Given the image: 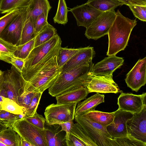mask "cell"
<instances>
[{
	"label": "cell",
	"mask_w": 146,
	"mask_h": 146,
	"mask_svg": "<svg viewBox=\"0 0 146 146\" xmlns=\"http://www.w3.org/2000/svg\"><path fill=\"white\" fill-rule=\"evenodd\" d=\"M94 64L78 66L60 74L48 89L49 94L56 97L82 87H86L89 76Z\"/></svg>",
	"instance_id": "1"
},
{
	"label": "cell",
	"mask_w": 146,
	"mask_h": 146,
	"mask_svg": "<svg viewBox=\"0 0 146 146\" xmlns=\"http://www.w3.org/2000/svg\"><path fill=\"white\" fill-rule=\"evenodd\" d=\"M137 24L136 19H131L123 16L119 10L108 35V56L116 55L124 50L127 45L131 33Z\"/></svg>",
	"instance_id": "2"
},
{
	"label": "cell",
	"mask_w": 146,
	"mask_h": 146,
	"mask_svg": "<svg viewBox=\"0 0 146 146\" xmlns=\"http://www.w3.org/2000/svg\"><path fill=\"white\" fill-rule=\"evenodd\" d=\"M57 55L37 73L26 84L38 92H43L54 83L62 72L58 66Z\"/></svg>",
	"instance_id": "3"
},
{
	"label": "cell",
	"mask_w": 146,
	"mask_h": 146,
	"mask_svg": "<svg viewBox=\"0 0 146 146\" xmlns=\"http://www.w3.org/2000/svg\"><path fill=\"white\" fill-rule=\"evenodd\" d=\"M74 119L97 146H116L113 138L107 131V127L93 121L82 114L75 115Z\"/></svg>",
	"instance_id": "4"
},
{
	"label": "cell",
	"mask_w": 146,
	"mask_h": 146,
	"mask_svg": "<svg viewBox=\"0 0 146 146\" xmlns=\"http://www.w3.org/2000/svg\"><path fill=\"white\" fill-rule=\"evenodd\" d=\"M25 82L21 72L13 65L9 70L3 72L2 88L7 98L17 104L18 98L24 90Z\"/></svg>",
	"instance_id": "5"
},
{
	"label": "cell",
	"mask_w": 146,
	"mask_h": 146,
	"mask_svg": "<svg viewBox=\"0 0 146 146\" xmlns=\"http://www.w3.org/2000/svg\"><path fill=\"white\" fill-rule=\"evenodd\" d=\"M77 104L56 103L49 105L44 113L46 123L51 126L73 120Z\"/></svg>",
	"instance_id": "6"
},
{
	"label": "cell",
	"mask_w": 146,
	"mask_h": 146,
	"mask_svg": "<svg viewBox=\"0 0 146 146\" xmlns=\"http://www.w3.org/2000/svg\"><path fill=\"white\" fill-rule=\"evenodd\" d=\"M12 127L21 137L33 146H47L44 130L32 124L25 117L14 122Z\"/></svg>",
	"instance_id": "7"
},
{
	"label": "cell",
	"mask_w": 146,
	"mask_h": 146,
	"mask_svg": "<svg viewBox=\"0 0 146 146\" xmlns=\"http://www.w3.org/2000/svg\"><path fill=\"white\" fill-rule=\"evenodd\" d=\"M116 15L114 9L102 12L86 28L85 36L88 39L97 40L108 35Z\"/></svg>",
	"instance_id": "8"
},
{
	"label": "cell",
	"mask_w": 146,
	"mask_h": 146,
	"mask_svg": "<svg viewBox=\"0 0 146 146\" xmlns=\"http://www.w3.org/2000/svg\"><path fill=\"white\" fill-rule=\"evenodd\" d=\"M86 87L88 93L96 92L116 94L122 92L113 80L112 74L106 76L98 75L93 74L90 72Z\"/></svg>",
	"instance_id": "9"
},
{
	"label": "cell",
	"mask_w": 146,
	"mask_h": 146,
	"mask_svg": "<svg viewBox=\"0 0 146 146\" xmlns=\"http://www.w3.org/2000/svg\"><path fill=\"white\" fill-rule=\"evenodd\" d=\"M28 13V7L22 8L20 13L1 32L0 37L13 45H19Z\"/></svg>",
	"instance_id": "10"
},
{
	"label": "cell",
	"mask_w": 146,
	"mask_h": 146,
	"mask_svg": "<svg viewBox=\"0 0 146 146\" xmlns=\"http://www.w3.org/2000/svg\"><path fill=\"white\" fill-rule=\"evenodd\" d=\"M61 40L60 38L57 34L48 41L34 48L27 57L24 60V64L21 73L39 62Z\"/></svg>",
	"instance_id": "11"
},
{
	"label": "cell",
	"mask_w": 146,
	"mask_h": 146,
	"mask_svg": "<svg viewBox=\"0 0 146 146\" xmlns=\"http://www.w3.org/2000/svg\"><path fill=\"white\" fill-rule=\"evenodd\" d=\"M126 125L128 135L146 143V105L139 113H133Z\"/></svg>",
	"instance_id": "12"
},
{
	"label": "cell",
	"mask_w": 146,
	"mask_h": 146,
	"mask_svg": "<svg viewBox=\"0 0 146 146\" xmlns=\"http://www.w3.org/2000/svg\"><path fill=\"white\" fill-rule=\"evenodd\" d=\"M146 98L145 92L140 95L122 92L117 99L118 109L133 113H139L146 105Z\"/></svg>",
	"instance_id": "13"
},
{
	"label": "cell",
	"mask_w": 146,
	"mask_h": 146,
	"mask_svg": "<svg viewBox=\"0 0 146 146\" xmlns=\"http://www.w3.org/2000/svg\"><path fill=\"white\" fill-rule=\"evenodd\" d=\"M146 57L138 60L127 74L125 81L127 86L137 92L146 83Z\"/></svg>",
	"instance_id": "14"
},
{
	"label": "cell",
	"mask_w": 146,
	"mask_h": 146,
	"mask_svg": "<svg viewBox=\"0 0 146 146\" xmlns=\"http://www.w3.org/2000/svg\"><path fill=\"white\" fill-rule=\"evenodd\" d=\"M69 11L73 14L76 20L77 25L86 28L103 12L87 3L74 7Z\"/></svg>",
	"instance_id": "15"
},
{
	"label": "cell",
	"mask_w": 146,
	"mask_h": 146,
	"mask_svg": "<svg viewBox=\"0 0 146 146\" xmlns=\"http://www.w3.org/2000/svg\"><path fill=\"white\" fill-rule=\"evenodd\" d=\"M133 113L118 109L115 111L113 122L106 127L109 134L112 138L128 135L126 125L127 120L132 117Z\"/></svg>",
	"instance_id": "16"
},
{
	"label": "cell",
	"mask_w": 146,
	"mask_h": 146,
	"mask_svg": "<svg viewBox=\"0 0 146 146\" xmlns=\"http://www.w3.org/2000/svg\"><path fill=\"white\" fill-rule=\"evenodd\" d=\"M124 61L123 58L117 56L116 55L109 56L94 65L90 72L101 76L112 74L115 70L123 65Z\"/></svg>",
	"instance_id": "17"
},
{
	"label": "cell",
	"mask_w": 146,
	"mask_h": 146,
	"mask_svg": "<svg viewBox=\"0 0 146 146\" xmlns=\"http://www.w3.org/2000/svg\"><path fill=\"white\" fill-rule=\"evenodd\" d=\"M95 56V52L93 47L81 48L80 50L61 68V74L76 67L90 64Z\"/></svg>",
	"instance_id": "18"
},
{
	"label": "cell",
	"mask_w": 146,
	"mask_h": 146,
	"mask_svg": "<svg viewBox=\"0 0 146 146\" xmlns=\"http://www.w3.org/2000/svg\"><path fill=\"white\" fill-rule=\"evenodd\" d=\"M67 146H97L80 125L74 123L70 133Z\"/></svg>",
	"instance_id": "19"
},
{
	"label": "cell",
	"mask_w": 146,
	"mask_h": 146,
	"mask_svg": "<svg viewBox=\"0 0 146 146\" xmlns=\"http://www.w3.org/2000/svg\"><path fill=\"white\" fill-rule=\"evenodd\" d=\"M86 87H82L71 90L56 97L58 104L78 103L86 99L88 94Z\"/></svg>",
	"instance_id": "20"
},
{
	"label": "cell",
	"mask_w": 146,
	"mask_h": 146,
	"mask_svg": "<svg viewBox=\"0 0 146 146\" xmlns=\"http://www.w3.org/2000/svg\"><path fill=\"white\" fill-rule=\"evenodd\" d=\"M62 42L61 40L57 45L39 62L22 73L26 81H29L37 73L49 63L54 56L57 54L58 50L61 46Z\"/></svg>",
	"instance_id": "21"
},
{
	"label": "cell",
	"mask_w": 146,
	"mask_h": 146,
	"mask_svg": "<svg viewBox=\"0 0 146 146\" xmlns=\"http://www.w3.org/2000/svg\"><path fill=\"white\" fill-rule=\"evenodd\" d=\"M28 7V15L31 17L34 26L38 16L44 13L48 17L51 8L48 0H31Z\"/></svg>",
	"instance_id": "22"
},
{
	"label": "cell",
	"mask_w": 146,
	"mask_h": 146,
	"mask_svg": "<svg viewBox=\"0 0 146 146\" xmlns=\"http://www.w3.org/2000/svg\"><path fill=\"white\" fill-rule=\"evenodd\" d=\"M104 95L97 93L84 101L78 103L75 110V115L95 110L96 107L100 104L104 102Z\"/></svg>",
	"instance_id": "23"
},
{
	"label": "cell",
	"mask_w": 146,
	"mask_h": 146,
	"mask_svg": "<svg viewBox=\"0 0 146 146\" xmlns=\"http://www.w3.org/2000/svg\"><path fill=\"white\" fill-rule=\"evenodd\" d=\"M80 114L87 117L93 121L107 127L113 122L114 117L115 111L108 113L95 110Z\"/></svg>",
	"instance_id": "24"
},
{
	"label": "cell",
	"mask_w": 146,
	"mask_h": 146,
	"mask_svg": "<svg viewBox=\"0 0 146 146\" xmlns=\"http://www.w3.org/2000/svg\"><path fill=\"white\" fill-rule=\"evenodd\" d=\"M21 139L12 126L0 132V141L7 146H20Z\"/></svg>",
	"instance_id": "25"
},
{
	"label": "cell",
	"mask_w": 146,
	"mask_h": 146,
	"mask_svg": "<svg viewBox=\"0 0 146 146\" xmlns=\"http://www.w3.org/2000/svg\"><path fill=\"white\" fill-rule=\"evenodd\" d=\"M86 3L103 12L114 9L124 5L119 0H88Z\"/></svg>",
	"instance_id": "26"
},
{
	"label": "cell",
	"mask_w": 146,
	"mask_h": 146,
	"mask_svg": "<svg viewBox=\"0 0 146 146\" xmlns=\"http://www.w3.org/2000/svg\"><path fill=\"white\" fill-rule=\"evenodd\" d=\"M31 0H1L0 12L7 13L13 10L28 7Z\"/></svg>",
	"instance_id": "27"
},
{
	"label": "cell",
	"mask_w": 146,
	"mask_h": 146,
	"mask_svg": "<svg viewBox=\"0 0 146 146\" xmlns=\"http://www.w3.org/2000/svg\"><path fill=\"white\" fill-rule=\"evenodd\" d=\"M26 109L14 100L2 96L0 105V110H4L14 114L25 115Z\"/></svg>",
	"instance_id": "28"
},
{
	"label": "cell",
	"mask_w": 146,
	"mask_h": 146,
	"mask_svg": "<svg viewBox=\"0 0 146 146\" xmlns=\"http://www.w3.org/2000/svg\"><path fill=\"white\" fill-rule=\"evenodd\" d=\"M57 34L56 29L48 23L35 36L34 48L48 41Z\"/></svg>",
	"instance_id": "29"
},
{
	"label": "cell",
	"mask_w": 146,
	"mask_h": 146,
	"mask_svg": "<svg viewBox=\"0 0 146 146\" xmlns=\"http://www.w3.org/2000/svg\"><path fill=\"white\" fill-rule=\"evenodd\" d=\"M51 128H45L44 131L47 146H60L64 145L65 137L62 138L60 136V131Z\"/></svg>",
	"instance_id": "30"
},
{
	"label": "cell",
	"mask_w": 146,
	"mask_h": 146,
	"mask_svg": "<svg viewBox=\"0 0 146 146\" xmlns=\"http://www.w3.org/2000/svg\"><path fill=\"white\" fill-rule=\"evenodd\" d=\"M81 48H59L57 55V63L58 66L62 68L74 56L78 53Z\"/></svg>",
	"instance_id": "31"
},
{
	"label": "cell",
	"mask_w": 146,
	"mask_h": 146,
	"mask_svg": "<svg viewBox=\"0 0 146 146\" xmlns=\"http://www.w3.org/2000/svg\"><path fill=\"white\" fill-rule=\"evenodd\" d=\"M35 37L34 28L31 17L27 15L23 25L19 45L23 44Z\"/></svg>",
	"instance_id": "32"
},
{
	"label": "cell",
	"mask_w": 146,
	"mask_h": 146,
	"mask_svg": "<svg viewBox=\"0 0 146 146\" xmlns=\"http://www.w3.org/2000/svg\"><path fill=\"white\" fill-rule=\"evenodd\" d=\"M68 11L65 0H59L57 12L53 18L54 23L63 25L66 24L68 21Z\"/></svg>",
	"instance_id": "33"
},
{
	"label": "cell",
	"mask_w": 146,
	"mask_h": 146,
	"mask_svg": "<svg viewBox=\"0 0 146 146\" xmlns=\"http://www.w3.org/2000/svg\"><path fill=\"white\" fill-rule=\"evenodd\" d=\"M38 93L29 86L25 82L24 90L18 98V104L27 108L33 97Z\"/></svg>",
	"instance_id": "34"
},
{
	"label": "cell",
	"mask_w": 146,
	"mask_h": 146,
	"mask_svg": "<svg viewBox=\"0 0 146 146\" xmlns=\"http://www.w3.org/2000/svg\"><path fill=\"white\" fill-rule=\"evenodd\" d=\"M35 39V37L23 44L17 46L14 56L25 60L34 48Z\"/></svg>",
	"instance_id": "35"
},
{
	"label": "cell",
	"mask_w": 146,
	"mask_h": 146,
	"mask_svg": "<svg viewBox=\"0 0 146 146\" xmlns=\"http://www.w3.org/2000/svg\"><path fill=\"white\" fill-rule=\"evenodd\" d=\"M113 139L115 143L116 146H146V143L138 140L128 135L125 136L115 137L113 138Z\"/></svg>",
	"instance_id": "36"
},
{
	"label": "cell",
	"mask_w": 146,
	"mask_h": 146,
	"mask_svg": "<svg viewBox=\"0 0 146 146\" xmlns=\"http://www.w3.org/2000/svg\"><path fill=\"white\" fill-rule=\"evenodd\" d=\"M22 8L12 10L0 18V35L4 30L18 15Z\"/></svg>",
	"instance_id": "37"
},
{
	"label": "cell",
	"mask_w": 146,
	"mask_h": 146,
	"mask_svg": "<svg viewBox=\"0 0 146 146\" xmlns=\"http://www.w3.org/2000/svg\"><path fill=\"white\" fill-rule=\"evenodd\" d=\"M25 118L27 121L36 127L42 130L44 129L45 118L36 112L33 115L26 116Z\"/></svg>",
	"instance_id": "38"
},
{
	"label": "cell",
	"mask_w": 146,
	"mask_h": 146,
	"mask_svg": "<svg viewBox=\"0 0 146 146\" xmlns=\"http://www.w3.org/2000/svg\"><path fill=\"white\" fill-rule=\"evenodd\" d=\"M134 16L141 21H146V6L131 5L128 6Z\"/></svg>",
	"instance_id": "39"
},
{
	"label": "cell",
	"mask_w": 146,
	"mask_h": 146,
	"mask_svg": "<svg viewBox=\"0 0 146 146\" xmlns=\"http://www.w3.org/2000/svg\"><path fill=\"white\" fill-rule=\"evenodd\" d=\"M42 94V93L39 92L33 97L28 108L26 109L25 113V117L32 116L36 112V110Z\"/></svg>",
	"instance_id": "40"
},
{
	"label": "cell",
	"mask_w": 146,
	"mask_h": 146,
	"mask_svg": "<svg viewBox=\"0 0 146 146\" xmlns=\"http://www.w3.org/2000/svg\"><path fill=\"white\" fill-rule=\"evenodd\" d=\"M25 117L24 114H14L6 111L0 110V120L13 123L17 120Z\"/></svg>",
	"instance_id": "41"
},
{
	"label": "cell",
	"mask_w": 146,
	"mask_h": 146,
	"mask_svg": "<svg viewBox=\"0 0 146 146\" xmlns=\"http://www.w3.org/2000/svg\"><path fill=\"white\" fill-rule=\"evenodd\" d=\"M48 23L47 17L44 13H42L38 16L34 25L35 37Z\"/></svg>",
	"instance_id": "42"
},
{
	"label": "cell",
	"mask_w": 146,
	"mask_h": 146,
	"mask_svg": "<svg viewBox=\"0 0 146 146\" xmlns=\"http://www.w3.org/2000/svg\"><path fill=\"white\" fill-rule=\"evenodd\" d=\"M17 46L13 44L0 37V52L13 54L15 51Z\"/></svg>",
	"instance_id": "43"
},
{
	"label": "cell",
	"mask_w": 146,
	"mask_h": 146,
	"mask_svg": "<svg viewBox=\"0 0 146 146\" xmlns=\"http://www.w3.org/2000/svg\"><path fill=\"white\" fill-rule=\"evenodd\" d=\"M73 120H70L58 124L61 127V129L60 131L61 132L64 131L66 133L65 136L66 144L69 140L70 133L74 123Z\"/></svg>",
	"instance_id": "44"
},
{
	"label": "cell",
	"mask_w": 146,
	"mask_h": 146,
	"mask_svg": "<svg viewBox=\"0 0 146 146\" xmlns=\"http://www.w3.org/2000/svg\"><path fill=\"white\" fill-rule=\"evenodd\" d=\"M11 64L22 72L24 64V60L15 56Z\"/></svg>",
	"instance_id": "45"
},
{
	"label": "cell",
	"mask_w": 146,
	"mask_h": 146,
	"mask_svg": "<svg viewBox=\"0 0 146 146\" xmlns=\"http://www.w3.org/2000/svg\"><path fill=\"white\" fill-rule=\"evenodd\" d=\"M127 6L137 5L146 6V0H119Z\"/></svg>",
	"instance_id": "46"
},
{
	"label": "cell",
	"mask_w": 146,
	"mask_h": 146,
	"mask_svg": "<svg viewBox=\"0 0 146 146\" xmlns=\"http://www.w3.org/2000/svg\"><path fill=\"white\" fill-rule=\"evenodd\" d=\"M13 123L0 120V132L8 127L12 126Z\"/></svg>",
	"instance_id": "47"
},
{
	"label": "cell",
	"mask_w": 146,
	"mask_h": 146,
	"mask_svg": "<svg viewBox=\"0 0 146 146\" xmlns=\"http://www.w3.org/2000/svg\"><path fill=\"white\" fill-rule=\"evenodd\" d=\"M20 146H33V145L21 137Z\"/></svg>",
	"instance_id": "48"
},
{
	"label": "cell",
	"mask_w": 146,
	"mask_h": 146,
	"mask_svg": "<svg viewBox=\"0 0 146 146\" xmlns=\"http://www.w3.org/2000/svg\"><path fill=\"white\" fill-rule=\"evenodd\" d=\"M3 96L7 98L5 92L2 88H2L0 92V105L1 102L2 100Z\"/></svg>",
	"instance_id": "49"
},
{
	"label": "cell",
	"mask_w": 146,
	"mask_h": 146,
	"mask_svg": "<svg viewBox=\"0 0 146 146\" xmlns=\"http://www.w3.org/2000/svg\"><path fill=\"white\" fill-rule=\"evenodd\" d=\"M3 72L0 70V92L2 88V85L3 79Z\"/></svg>",
	"instance_id": "50"
},
{
	"label": "cell",
	"mask_w": 146,
	"mask_h": 146,
	"mask_svg": "<svg viewBox=\"0 0 146 146\" xmlns=\"http://www.w3.org/2000/svg\"><path fill=\"white\" fill-rule=\"evenodd\" d=\"M1 0H0V2Z\"/></svg>",
	"instance_id": "51"
}]
</instances>
